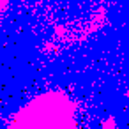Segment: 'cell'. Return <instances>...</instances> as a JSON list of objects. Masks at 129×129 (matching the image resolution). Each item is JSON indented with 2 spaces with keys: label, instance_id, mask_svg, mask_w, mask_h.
<instances>
[{
  "label": "cell",
  "instance_id": "6da1fadb",
  "mask_svg": "<svg viewBox=\"0 0 129 129\" xmlns=\"http://www.w3.org/2000/svg\"><path fill=\"white\" fill-rule=\"evenodd\" d=\"M126 96H127V97H129V90H127V92H126Z\"/></svg>",
  "mask_w": 129,
  "mask_h": 129
}]
</instances>
